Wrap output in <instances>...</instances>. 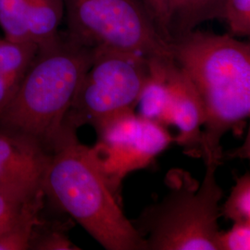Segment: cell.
I'll use <instances>...</instances> for the list:
<instances>
[{
  "label": "cell",
  "mask_w": 250,
  "mask_h": 250,
  "mask_svg": "<svg viewBox=\"0 0 250 250\" xmlns=\"http://www.w3.org/2000/svg\"><path fill=\"white\" fill-rule=\"evenodd\" d=\"M173 58L149 59V76L141 91L139 114L164 127L172 125V105L168 83V64Z\"/></svg>",
  "instance_id": "8fae6325"
},
{
  "label": "cell",
  "mask_w": 250,
  "mask_h": 250,
  "mask_svg": "<svg viewBox=\"0 0 250 250\" xmlns=\"http://www.w3.org/2000/svg\"><path fill=\"white\" fill-rule=\"evenodd\" d=\"M173 60L201 99L205 122L199 156L220 165L221 140L250 113V45L230 35L191 31L170 42Z\"/></svg>",
  "instance_id": "6da1fadb"
},
{
  "label": "cell",
  "mask_w": 250,
  "mask_h": 250,
  "mask_svg": "<svg viewBox=\"0 0 250 250\" xmlns=\"http://www.w3.org/2000/svg\"><path fill=\"white\" fill-rule=\"evenodd\" d=\"M44 193L108 250H146L121 207L119 190L102 170L93 147L76 139L50 156Z\"/></svg>",
  "instance_id": "3957f363"
},
{
  "label": "cell",
  "mask_w": 250,
  "mask_h": 250,
  "mask_svg": "<svg viewBox=\"0 0 250 250\" xmlns=\"http://www.w3.org/2000/svg\"><path fill=\"white\" fill-rule=\"evenodd\" d=\"M67 32L81 45L152 58H173L142 0H63Z\"/></svg>",
  "instance_id": "5b68a950"
},
{
  "label": "cell",
  "mask_w": 250,
  "mask_h": 250,
  "mask_svg": "<svg viewBox=\"0 0 250 250\" xmlns=\"http://www.w3.org/2000/svg\"><path fill=\"white\" fill-rule=\"evenodd\" d=\"M51 154L18 134L0 131V191L21 204L44 203Z\"/></svg>",
  "instance_id": "ba28073f"
},
{
  "label": "cell",
  "mask_w": 250,
  "mask_h": 250,
  "mask_svg": "<svg viewBox=\"0 0 250 250\" xmlns=\"http://www.w3.org/2000/svg\"><path fill=\"white\" fill-rule=\"evenodd\" d=\"M61 223H45L41 219L35 224L29 239V250H74L77 248L67 236V228Z\"/></svg>",
  "instance_id": "9a60e30c"
},
{
  "label": "cell",
  "mask_w": 250,
  "mask_h": 250,
  "mask_svg": "<svg viewBox=\"0 0 250 250\" xmlns=\"http://www.w3.org/2000/svg\"><path fill=\"white\" fill-rule=\"evenodd\" d=\"M44 203L21 204L0 191V233L33 228Z\"/></svg>",
  "instance_id": "5bb4252c"
},
{
  "label": "cell",
  "mask_w": 250,
  "mask_h": 250,
  "mask_svg": "<svg viewBox=\"0 0 250 250\" xmlns=\"http://www.w3.org/2000/svg\"><path fill=\"white\" fill-rule=\"evenodd\" d=\"M218 166L206 163L202 183L183 169L169 170L167 194L131 221L146 250H218L219 204L224 197L216 177Z\"/></svg>",
  "instance_id": "277c9868"
},
{
  "label": "cell",
  "mask_w": 250,
  "mask_h": 250,
  "mask_svg": "<svg viewBox=\"0 0 250 250\" xmlns=\"http://www.w3.org/2000/svg\"><path fill=\"white\" fill-rule=\"evenodd\" d=\"M168 83L172 105V125L178 129L175 142L189 155L199 156L205 112L193 83L174 60L168 64Z\"/></svg>",
  "instance_id": "30bf717a"
},
{
  "label": "cell",
  "mask_w": 250,
  "mask_h": 250,
  "mask_svg": "<svg viewBox=\"0 0 250 250\" xmlns=\"http://www.w3.org/2000/svg\"><path fill=\"white\" fill-rule=\"evenodd\" d=\"M145 7L151 15L161 36L169 43V21L172 0H142Z\"/></svg>",
  "instance_id": "d6986e66"
},
{
  "label": "cell",
  "mask_w": 250,
  "mask_h": 250,
  "mask_svg": "<svg viewBox=\"0 0 250 250\" xmlns=\"http://www.w3.org/2000/svg\"><path fill=\"white\" fill-rule=\"evenodd\" d=\"M37 50L34 44L0 39V114L16 94Z\"/></svg>",
  "instance_id": "7c38bea8"
},
{
  "label": "cell",
  "mask_w": 250,
  "mask_h": 250,
  "mask_svg": "<svg viewBox=\"0 0 250 250\" xmlns=\"http://www.w3.org/2000/svg\"><path fill=\"white\" fill-rule=\"evenodd\" d=\"M98 143L93 149L107 178L119 190L134 170L147 167L173 138L166 127L126 110L95 125Z\"/></svg>",
  "instance_id": "52a82bcc"
},
{
  "label": "cell",
  "mask_w": 250,
  "mask_h": 250,
  "mask_svg": "<svg viewBox=\"0 0 250 250\" xmlns=\"http://www.w3.org/2000/svg\"><path fill=\"white\" fill-rule=\"evenodd\" d=\"M222 19L233 36H250V0H225Z\"/></svg>",
  "instance_id": "e0dca14e"
},
{
  "label": "cell",
  "mask_w": 250,
  "mask_h": 250,
  "mask_svg": "<svg viewBox=\"0 0 250 250\" xmlns=\"http://www.w3.org/2000/svg\"><path fill=\"white\" fill-rule=\"evenodd\" d=\"M96 49L64 34L38 47L16 94L0 114L2 131L18 134L52 154L68 139L65 122Z\"/></svg>",
  "instance_id": "7a4b0ae2"
},
{
  "label": "cell",
  "mask_w": 250,
  "mask_h": 250,
  "mask_svg": "<svg viewBox=\"0 0 250 250\" xmlns=\"http://www.w3.org/2000/svg\"><path fill=\"white\" fill-rule=\"evenodd\" d=\"M221 209V215L234 222L250 221V173L236 180L231 194Z\"/></svg>",
  "instance_id": "2e32d148"
},
{
  "label": "cell",
  "mask_w": 250,
  "mask_h": 250,
  "mask_svg": "<svg viewBox=\"0 0 250 250\" xmlns=\"http://www.w3.org/2000/svg\"><path fill=\"white\" fill-rule=\"evenodd\" d=\"M33 228L0 233V250H29V239Z\"/></svg>",
  "instance_id": "ffe728a7"
},
{
  "label": "cell",
  "mask_w": 250,
  "mask_h": 250,
  "mask_svg": "<svg viewBox=\"0 0 250 250\" xmlns=\"http://www.w3.org/2000/svg\"><path fill=\"white\" fill-rule=\"evenodd\" d=\"M149 72V59L142 55L96 49L66 118L67 138L76 139L83 125L95 126L108 117L134 110Z\"/></svg>",
  "instance_id": "8992f818"
},
{
  "label": "cell",
  "mask_w": 250,
  "mask_h": 250,
  "mask_svg": "<svg viewBox=\"0 0 250 250\" xmlns=\"http://www.w3.org/2000/svg\"><path fill=\"white\" fill-rule=\"evenodd\" d=\"M225 0H172L169 21L170 42L208 20L223 17Z\"/></svg>",
  "instance_id": "4fadbf2b"
},
{
  "label": "cell",
  "mask_w": 250,
  "mask_h": 250,
  "mask_svg": "<svg viewBox=\"0 0 250 250\" xmlns=\"http://www.w3.org/2000/svg\"><path fill=\"white\" fill-rule=\"evenodd\" d=\"M218 250H250V221L234 222L232 228L219 232Z\"/></svg>",
  "instance_id": "ac0fdd59"
},
{
  "label": "cell",
  "mask_w": 250,
  "mask_h": 250,
  "mask_svg": "<svg viewBox=\"0 0 250 250\" xmlns=\"http://www.w3.org/2000/svg\"><path fill=\"white\" fill-rule=\"evenodd\" d=\"M63 16V0H0V27L10 41L47 45L61 35Z\"/></svg>",
  "instance_id": "9c48e42d"
}]
</instances>
